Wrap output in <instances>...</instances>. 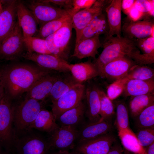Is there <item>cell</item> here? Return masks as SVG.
Listing matches in <instances>:
<instances>
[{"mask_svg":"<svg viewBox=\"0 0 154 154\" xmlns=\"http://www.w3.org/2000/svg\"><path fill=\"white\" fill-rule=\"evenodd\" d=\"M27 52L51 54L48 51L45 39L33 36L24 38Z\"/></svg>","mask_w":154,"mask_h":154,"instance_id":"37","label":"cell"},{"mask_svg":"<svg viewBox=\"0 0 154 154\" xmlns=\"http://www.w3.org/2000/svg\"><path fill=\"white\" fill-rule=\"evenodd\" d=\"M154 4L153 0H135L134 6L141 12L151 17H154Z\"/></svg>","mask_w":154,"mask_h":154,"instance_id":"40","label":"cell"},{"mask_svg":"<svg viewBox=\"0 0 154 154\" xmlns=\"http://www.w3.org/2000/svg\"><path fill=\"white\" fill-rule=\"evenodd\" d=\"M22 56L25 59L35 62L40 67L46 69L63 73L70 72V64L66 60L52 54L27 52Z\"/></svg>","mask_w":154,"mask_h":154,"instance_id":"10","label":"cell"},{"mask_svg":"<svg viewBox=\"0 0 154 154\" xmlns=\"http://www.w3.org/2000/svg\"><path fill=\"white\" fill-rule=\"evenodd\" d=\"M54 154H80L78 152L73 151L70 152L69 151L66 150H60L58 151L57 152L54 153Z\"/></svg>","mask_w":154,"mask_h":154,"instance_id":"48","label":"cell"},{"mask_svg":"<svg viewBox=\"0 0 154 154\" xmlns=\"http://www.w3.org/2000/svg\"><path fill=\"white\" fill-rule=\"evenodd\" d=\"M153 22L149 18L136 21H127L121 26L124 37L131 39L154 37Z\"/></svg>","mask_w":154,"mask_h":154,"instance_id":"11","label":"cell"},{"mask_svg":"<svg viewBox=\"0 0 154 154\" xmlns=\"http://www.w3.org/2000/svg\"><path fill=\"white\" fill-rule=\"evenodd\" d=\"M41 102L25 98L15 109L13 120L18 129L22 130L31 128L42 109Z\"/></svg>","mask_w":154,"mask_h":154,"instance_id":"4","label":"cell"},{"mask_svg":"<svg viewBox=\"0 0 154 154\" xmlns=\"http://www.w3.org/2000/svg\"><path fill=\"white\" fill-rule=\"evenodd\" d=\"M4 86L0 94V139L8 140L11 137L15 109Z\"/></svg>","mask_w":154,"mask_h":154,"instance_id":"9","label":"cell"},{"mask_svg":"<svg viewBox=\"0 0 154 154\" xmlns=\"http://www.w3.org/2000/svg\"><path fill=\"white\" fill-rule=\"evenodd\" d=\"M86 105L81 101L75 107L62 114L56 120L61 126L76 127L82 121L85 114Z\"/></svg>","mask_w":154,"mask_h":154,"instance_id":"25","label":"cell"},{"mask_svg":"<svg viewBox=\"0 0 154 154\" xmlns=\"http://www.w3.org/2000/svg\"><path fill=\"white\" fill-rule=\"evenodd\" d=\"M52 112L42 108L39 112L30 128L51 133L58 126Z\"/></svg>","mask_w":154,"mask_h":154,"instance_id":"27","label":"cell"},{"mask_svg":"<svg viewBox=\"0 0 154 154\" xmlns=\"http://www.w3.org/2000/svg\"><path fill=\"white\" fill-rule=\"evenodd\" d=\"M85 87L78 83L56 101L52 102V112L56 119L63 113L75 107L85 96Z\"/></svg>","mask_w":154,"mask_h":154,"instance_id":"6","label":"cell"},{"mask_svg":"<svg viewBox=\"0 0 154 154\" xmlns=\"http://www.w3.org/2000/svg\"><path fill=\"white\" fill-rule=\"evenodd\" d=\"M135 46L142 54L138 56L136 63L141 65L154 62V37L151 36L141 39H134Z\"/></svg>","mask_w":154,"mask_h":154,"instance_id":"24","label":"cell"},{"mask_svg":"<svg viewBox=\"0 0 154 154\" xmlns=\"http://www.w3.org/2000/svg\"><path fill=\"white\" fill-rule=\"evenodd\" d=\"M145 14L136 9L134 6L131 8L127 15L128 21H136L141 20Z\"/></svg>","mask_w":154,"mask_h":154,"instance_id":"44","label":"cell"},{"mask_svg":"<svg viewBox=\"0 0 154 154\" xmlns=\"http://www.w3.org/2000/svg\"><path fill=\"white\" fill-rule=\"evenodd\" d=\"M103 9L93 5L90 8L80 11L72 16V23L76 33V40L88 24L94 18L102 13Z\"/></svg>","mask_w":154,"mask_h":154,"instance_id":"19","label":"cell"},{"mask_svg":"<svg viewBox=\"0 0 154 154\" xmlns=\"http://www.w3.org/2000/svg\"><path fill=\"white\" fill-rule=\"evenodd\" d=\"M17 14L24 38L35 36L38 31L36 19L27 6L19 1L17 7Z\"/></svg>","mask_w":154,"mask_h":154,"instance_id":"15","label":"cell"},{"mask_svg":"<svg viewBox=\"0 0 154 154\" xmlns=\"http://www.w3.org/2000/svg\"><path fill=\"white\" fill-rule=\"evenodd\" d=\"M116 141L110 132L102 136L78 142L74 151L80 154H107Z\"/></svg>","mask_w":154,"mask_h":154,"instance_id":"8","label":"cell"},{"mask_svg":"<svg viewBox=\"0 0 154 154\" xmlns=\"http://www.w3.org/2000/svg\"><path fill=\"white\" fill-rule=\"evenodd\" d=\"M128 151L123 149L116 141L113 144L107 154H129Z\"/></svg>","mask_w":154,"mask_h":154,"instance_id":"45","label":"cell"},{"mask_svg":"<svg viewBox=\"0 0 154 154\" xmlns=\"http://www.w3.org/2000/svg\"><path fill=\"white\" fill-rule=\"evenodd\" d=\"M144 148L145 154H154V142Z\"/></svg>","mask_w":154,"mask_h":154,"instance_id":"47","label":"cell"},{"mask_svg":"<svg viewBox=\"0 0 154 154\" xmlns=\"http://www.w3.org/2000/svg\"><path fill=\"white\" fill-rule=\"evenodd\" d=\"M72 18L68 19L54 34V42L67 58L66 52L71 37L72 29Z\"/></svg>","mask_w":154,"mask_h":154,"instance_id":"28","label":"cell"},{"mask_svg":"<svg viewBox=\"0 0 154 154\" xmlns=\"http://www.w3.org/2000/svg\"><path fill=\"white\" fill-rule=\"evenodd\" d=\"M154 104V92L131 97L129 110L131 116L135 118L145 109Z\"/></svg>","mask_w":154,"mask_h":154,"instance_id":"30","label":"cell"},{"mask_svg":"<svg viewBox=\"0 0 154 154\" xmlns=\"http://www.w3.org/2000/svg\"><path fill=\"white\" fill-rule=\"evenodd\" d=\"M67 72L63 75H59L53 85L48 96L52 102L56 100L78 83L72 74H66Z\"/></svg>","mask_w":154,"mask_h":154,"instance_id":"26","label":"cell"},{"mask_svg":"<svg viewBox=\"0 0 154 154\" xmlns=\"http://www.w3.org/2000/svg\"><path fill=\"white\" fill-rule=\"evenodd\" d=\"M51 73L37 81L26 92L25 98L42 101L48 97L53 85L59 75Z\"/></svg>","mask_w":154,"mask_h":154,"instance_id":"16","label":"cell"},{"mask_svg":"<svg viewBox=\"0 0 154 154\" xmlns=\"http://www.w3.org/2000/svg\"><path fill=\"white\" fill-rule=\"evenodd\" d=\"M3 10L0 19V44L11 33L17 20V0H1Z\"/></svg>","mask_w":154,"mask_h":154,"instance_id":"12","label":"cell"},{"mask_svg":"<svg viewBox=\"0 0 154 154\" xmlns=\"http://www.w3.org/2000/svg\"><path fill=\"white\" fill-rule=\"evenodd\" d=\"M99 36L87 38L75 44L72 57L79 59L91 57L94 59L98 53V50L102 46Z\"/></svg>","mask_w":154,"mask_h":154,"instance_id":"21","label":"cell"},{"mask_svg":"<svg viewBox=\"0 0 154 154\" xmlns=\"http://www.w3.org/2000/svg\"><path fill=\"white\" fill-rule=\"evenodd\" d=\"M154 92V78L147 80H131L125 83L122 95L125 97L134 96Z\"/></svg>","mask_w":154,"mask_h":154,"instance_id":"23","label":"cell"},{"mask_svg":"<svg viewBox=\"0 0 154 154\" xmlns=\"http://www.w3.org/2000/svg\"><path fill=\"white\" fill-rule=\"evenodd\" d=\"M54 34L49 36L45 39L48 49L51 54L66 60L67 58L54 42Z\"/></svg>","mask_w":154,"mask_h":154,"instance_id":"41","label":"cell"},{"mask_svg":"<svg viewBox=\"0 0 154 154\" xmlns=\"http://www.w3.org/2000/svg\"><path fill=\"white\" fill-rule=\"evenodd\" d=\"M114 103L116 110V125L117 130L130 129L129 110L125 102L119 100L115 101Z\"/></svg>","mask_w":154,"mask_h":154,"instance_id":"32","label":"cell"},{"mask_svg":"<svg viewBox=\"0 0 154 154\" xmlns=\"http://www.w3.org/2000/svg\"><path fill=\"white\" fill-rule=\"evenodd\" d=\"M96 1V0H73V7L69 13L72 16L80 11L90 8Z\"/></svg>","mask_w":154,"mask_h":154,"instance_id":"42","label":"cell"},{"mask_svg":"<svg viewBox=\"0 0 154 154\" xmlns=\"http://www.w3.org/2000/svg\"><path fill=\"white\" fill-rule=\"evenodd\" d=\"M121 1L112 0L105 8L109 27L107 36H121Z\"/></svg>","mask_w":154,"mask_h":154,"instance_id":"18","label":"cell"},{"mask_svg":"<svg viewBox=\"0 0 154 154\" xmlns=\"http://www.w3.org/2000/svg\"><path fill=\"white\" fill-rule=\"evenodd\" d=\"M124 84L118 79L113 82L107 87L106 94L111 100H114L122 95L124 91Z\"/></svg>","mask_w":154,"mask_h":154,"instance_id":"39","label":"cell"},{"mask_svg":"<svg viewBox=\"0 0 154 154\" xmlns=\"http://www.w3.org/2000/svg\"><path fill=\"white\" fill-rule=\"evenodd\" d=\"M48 150V143L38 138L27 140L20 147L21 154H46Z\"/></svg>","mask_w":154,"mask_h":154,"instance_id":"33","label":"cell"},{"mask_svg":"<svg viewBox=\"0 0 154 154\" xmlns=\"http://www.w3.org/2000/svg\"><path fill=\"white\" fill-rule=\"evenodd\" d=\"M118 136L124 149L136 154H145L144 149L140 144L135 135L130 129L118 130Z\"/></svg>","mask_w":154,"mask_h":154,"instance_id":"29","label":"cell"},{"mask_svg":"<svg viewBox=\"0 0 154 154\" xmlns=\"http://www.w3.org/2000/svg\"><path fill=\"white\" fill-rule=\"evenodd\" d=\"M135 135L143 148L154 142V127L138 129Z\"/></svg>","mask_w":154,"mask_h":154,"instance_id":"38","label":"cell"},{"mask_svg":"<svg viewBox=\"0 0 154 154\" xmlns=\"http://www.w3.org/2000/svg\"><path fill=\"white\" fill-rule=\"evenodd\" d=\"M134 118L137 129L154 127V104L145 109Z\"/></svg>","mask_w":154,"mask_h":154,"instance_id":"36","label":"cell"},{"mask_svg":"<svg viewBox=\"0 0 154 154\" xmlns=\"http://www.w3.org/2000/svg\"><path fill=\"white\" fill-rule=\"evenodd\" d=\"M72 17L69 14H67L45 24L40 27L35 36L45 39L49 36L54 34Z\"/></svg>","mask_w":154,"mask_h":154,"instance_id":"34","label":"cell"},{"mask_svg":"<svg viewBox=\"0 0 154 154\" xmlns=\"http://www.w3.org/2000/svg\"><path fill=\"white\" fill-rule=\"evenodd\" d=\"M112 127V121L101 118L98 121L90 122L78 131V143L107 134L110 132Z\"/></svg>","mask_w":154,"mask_h":154,"instance_id":"14","label":"cell"},{"mask_svg":"<svg viewBox=\"0 0 154 154\" xmlns=\"http://www.w3.org/2000/svg\"><path fill=\"white\" fill-rule=\"evenodd\" d=\"M102 45L103 50L93 63L98 70L100 76L108 63L121 57L129 58L131 53L137 48L134 39L121 36H107Z\"/></svg>","mask_w":154,"mask_h":154,"instance_id":"2","label":"cell"},{"mask_svg":"<svg viewBox=\"0 0 154 154\" xmlns=\"http://www.w3.org/2000/svg\"><path fill=\"white\" fill-rule=\"evenodd\" d=\"M154 78V69L145 65L135 64L132 67L126 74L119 79L124 83L129 80H147Z\"/></svg>","mask_w":154,"mask_h":154,"instance_id":"31","label":"cell"},{"mask_svg":"<svg viewBox=\"0 0 154 154\" xmlns=\"http://www.w3.org/2000/svg\"><path fill=\"white\" fill-rule=\"evenodd\" d=\"M48 143L49 149L68 151L74 148L78 131L76 128L59 125L52 133Z\"/></svg>","mask_w":154,"mask_h":154,"instance_id":"7","label":"cell"},{"mask_svg":"<svg viewBox=\"0 0 154 154\" xmlns=\"http://www.w3.org/2000/svg\"><path fill=\"white\" fill-rule=\"evenodd\" d=\"M135 64V63L128 57L118 58L107 64L104 67L100 76L114 82L124 77Z\"/></svg>","mask_w":154,"mask_h":154,"instance_id":"13","label":"cell"},{"mask_svg":"<svg viewBox=\"0 0 154 154\" xmlns=\"http://www.w3.org/2000/svg\"><path fill=\"white\" fill-rule=\"evenodd\" d=\"M27 7L33 13L40 27L49 21L69 14L68 11L44 0L33 1L28 3Z\"/></svg>","mask_w":154,"mask_h":154,"instance_id":"5","label":"cell"},{"mask_svg":"<svg viewBox=\"0 0 154 154\" xmlns=\"http://www.w3.org/2000/svg\"><path fill=\"white\" fill-rule=\"evenodd\" d=\"M109 27L105 15L102 13L92 20L84 29L76 40L75 44L84 39L102 34L108 35Z\"/></svg>","mask_w":154,"mask_h":154,"instance_id":"20","label":"cell"},{"mask_svg":"<svg viewBox=\"0 0 154 154\" xmlns=\"http://www.w3.org/2000/svg\"><path fill=\"white\" fill-rule=\"evenodd\" d=\"M69 12L73 7V0H44Z\"/></svg>","mask_w":154,"mask_h":154,"instance_id":"43","label":"cell"},{"mask_svg":"<svg viewBox=\"0 0 154 154\" xmlns=\"http://www.w3.org/2000/svg\"><path fill=\"white\" fill-rule=\"evenodd\" d=\"M129 154H130V153ZM134 154V153H133V154Z\"/></svg>","mask_w":154,"mask_h":154,"instance_id":"51","label":"cell"},{"mask_svg":"<svg viewBox=\"0 0 154 154\" xmlns=\"http://www.w3.org/2000/svg\"><path fill=\"white\" fill-rule=\"evenodd\" d=\"M99 94L100 101V114L101 118L105 120L112 121L115 113V106L103 90L99 88Z\"/></svg>","mask_w":154,"mask_h":154,"instance_id":"35","label":"cell"},{"mask_svg":"<svg viewBox=\"0 0 154 154\" xmlns=\"http://www.w3.org/2000/svg\"><path fill=\"white\" fill-rule=\"evenodd\" d=\"M3 86L2 84V81L1 79V73H0V94L1 91V90L3 87Z\"/></svg>","mask_w":154,"mask_h":154,"instance_id":"49","label":"cell"},{"mask_svg":"<svg viewBox=\"0 0 154 154\" xmlns=\"http://www.w3.org/2000/svg\"><path fill=\"white\" fill-rule=\"evenodd\" d=\"M99 88L95 84L90 83L85 88L84 96L86 104L85 114L90 122L96 121L101 118Z\"/></svg>","mask_w":154,"mask_h":154,"instance_id":"17","label":"cell"},{"mask_svg":"<svg viewBox=\"0 0 154 154\" xmlns=\"http://www.w3.org/2000/svg\"><path fill=\"white\" fill-rule=\"evenodd\" d=\"M3 10L2 3L1 0H0V19Z\"/></svg>","mask_w":154,"mask_h":154,"instance_id":"50","label":"cell"},{"mask_svg":"<svg viewBox=\"0 0 154 154\" xmlns=\"http://www.w3.org/2000/svg\"><path fill=\"white\" fill-rule=\"evenodd\" d=\"M135 0H123L121 1V11L127 15L130 10L133 6Z\"/></svg>","mask_w":154,"mask_h":154,"instance_id":"46","label":"cell"},{"mask_svg":"<svg viewBox=\"0 0 154 154\" xmlns=\"http://www.w3.org/2000/svg\"><path fill=\"white\" fill-rule=\"evenodd\" d=\"M52 72L40 66L25 64L0 68L2 84L11 98L27 92L38 80Z\"/></svg>","mask_w":154,"mask_h":154,"instance_id":"1","label":"cell"},{"mask_svg":"<svg viewBox=\"0 0 154 154\" xmlns=\"http://www.w3.org/2000/svg\"><path fill=\"white\" fill-rule=\"evenodd\" d=\"M70 72L75 80L82 84L99 75L97 68L90 61L75 64H70Z\"/></svg>","mask_w":154,"mask_h":154,"instance_id":"22","label":"cell"},{"mask_svg":"<svg viewBox=\"0 0 154 154\" xmlns=\"http://www.w3.org/2000/svg\"><path fill=\"white\" fill-rule=\"evenodd\" d=\"M24 37L17 20L13 29L0 44V59L15 60L22 56Z\"/></svg>","mask_w":154,"mask_h":154,"instance_id":"3","label":"cell"}]
</instances>
